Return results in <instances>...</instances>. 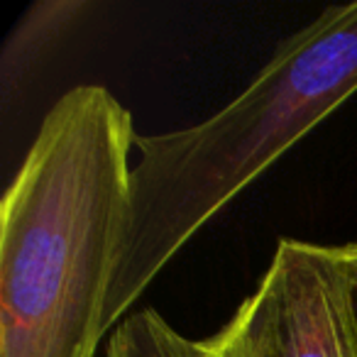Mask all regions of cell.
Wrapping results in <instances>:
<instances>
[{
    "label": "cell",
    "instance_id": "3",
    "mask_svg": "<svg viewBox=\"0 0 357 357\" xmlns=\"http://www.w3.org/2000/svg\"><path fill=\"white\" fill-rule=\"evenodd\" d=\"M255 357H357L352 284L340 248L282 240L233 316Z\"/></svg>",
    "mask_w": 357,
    "mask_h": 357
},
{
    "label": "cell",
    "instance_id": "2",
    "mask_svg": "<svg viewBox=\"0 0 357 357\" xmlns=\"http://www.w3.org/2000/svg\"><path fill=\"white\" fill-rule=\"evenodd\" d=\"M357 91V3L323 10L255 81L194 128L137 137L130 218L110 277L113 331L164 264L233 196Z\"/></svg>",
    "mask_w": 357,
    "mask_h": 357
},
{
    "label": "cell",
    "instance_id": "4",
    "mask_svg": "<svg viewBox=\"0 0 357 357\" xmlns=\"http://www.w3.org/2000/svg\"><path fill=\"white\" fill-rule=\"evenodd\" d=\"M108 357H215L208 340H189L157 311L142 308L113 328Z\"/></svg>",
    "mask_w": 357,
    "mask_h": 357
},
{
    "label": "cell",
    "instance_id": "5",
    "mask_svg": "<svg viewBox=\"0 0 357 357\" xmlns=\"http://www.w3.org/2000/svg\"><path fill=\"white\" fill-rule=\"evenodd\" d=\"M208 345L215 352V357H255L252 347L248 345V340L240 335L233 323H228L223 331L208 337Z\"/></svg>",
    "mask_w": 357,
    "mask_h": 357
},
{
    "label": "cell",
    "instance_id": "1",
    "mask_svg": "<svg viewBox=\"0 0 357 357\" xmlns=\"http://www.w3.org/2000/svg\"><path fill=\"white\" fill-rule=\"evenodd\" d=\"M130 113L79 86L47 113L3 199L0 355L93 357L130 218Z\"/></svg>",
    "mask_w": 357,
    "mask_h": 357
},
{
    "label": "cell",
    "instance_id": "6",
    "mask_svg": "<svg viewBox=\"0 0 357 357\" xmlns=\"http://www.w3.org/2000/svg\"><path fill=\"white\" fill-rule=\"evenodd\" d=\"M342 262L347 267V274H350V284H352V306H355V316H357V243L352 245H342L340 248Z\"/></svg>",
    "mask_w": 357,
    "mask_h": 357
}]
</instances>
